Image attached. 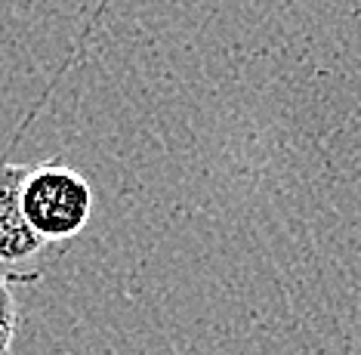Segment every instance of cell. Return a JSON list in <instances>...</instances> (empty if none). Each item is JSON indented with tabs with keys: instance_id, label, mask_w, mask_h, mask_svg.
Here are the masks:
<instances>
[{
	"instance_id": "6da1fadb",
	"label": "cell",
	"mask_w": 361,
	"mask_h": 355,
	"mask_svg": "<svg viewBox=\"0 0 361 355\" xmlns=\"http://www.w3.org/2000/svg\"><path fill=\"white\" fill-rule=\"evenodd\" d=\"M22 210L47 244H62L80 235L93 213V188L62 158L28 167L22 183Z\"/></svg>"
},
{
	"instance_id": "7a4b0ae2",
	"label": "cell",
	"mask_w": 361,
	"mask_h": 355,
	"mask_svg": "<svg viewBox=\"0 0 361 355\" xmlns=\"http://www.w3.org/2000/svg\"><path fill=\"white\" fill-rule=\"evenodd\" d=\"M16 143H10L13 148ZM10 148L0 155V272L10 284H37L53 244L28 226L22 210V183L28 167L10 161Z\"/></svg>"
},
{
	"instance_id": "3957f363",
	"label": "cell",
	"mask_w": 361,
	"mask_h": 355,
	"mask_svg": "<svg viewBox=\"0 0 361 355\" xmlns=\"http://www.w3.org/2000/svg\"><path fill=\"white\" fill-rule=\"evenodd\" d=\"M16 331H19V306L10 278L0 272V355H16Z\"/></svg>"
}]
</instances>
